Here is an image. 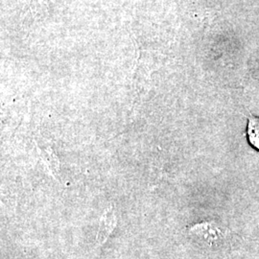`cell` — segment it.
<instances>
[{
    "label": "cell",
    "instance_id": "obj_1",
    "mask_svg": "<svg viewBox=\"0 0 259 259\" xmlns=\"http://www.w3.org/2000/svg\"><path fill=\"white\" fill-rule=\"evenodd\" d=\"M188 232L197 240L209 247L219 245L225 239L222 227L214 221L195 224L188 229Z\"/></svg>",
    "mask_w": 259,
    "mask_h": 259
},
{
    "label": "cell",
    "instance_id": "obj_2",
    "mask_svg": "<svg viewBox=\"0 0 259 259\" xmlns=\"http://www.w3.org/2000/svg\"><path fill=\"white\" fill-rule=\"evenodd\" d=\"M117 225V219L114 211L113 205H110L103 214L100 223H99V229L97 232V243L100 247L106 244L107 240L110 238L111 233L115 230Z\"/></svg>",
    "mask_w": 259,
    "mask_h": 259
},
{
    "label": "cell",
    "instance_id": "obj_3",
    "mask_svg": "<svg viewBox=\"0 0 259 259\" xmlns=\"http://www.w3.org/2000/svg\"><path fill=\"white\" fill-rule=\"evenodd\" d=\"M36 145L38 157L45 162L51 172V175L58 179L60 176V161L56 156L55 152L49 146H39L37 143H36Z\"/></svg>",
    "mask_w": 259,
    "mask_h": 259
},
{
    "label": "cell",
    "instance_id": "obj_4",
    "mask_svg": "<svg viewBox=\"0 0 259 259\" xmlns=\"http://www.w3.org/2000/svg\"><path fill=\"white\" fill-rule=\"evenodd\" d=\"M247 135L250 145L259 150V117H249Z\"/></svg>",
    "mask_w": 259,
    "mask_h": 259
}]
</instances>
